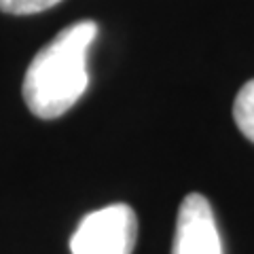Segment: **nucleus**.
Instances as JSON below:
<instances>
[{
    "label": "nucleus",
    "instance_id": "1",
    "mask_svg": "<svg viewBox=\"0 0 254 254\" xmlns=\"http://www.w3.org/2000/svg\"><path fill=\"white\" fill-rule=\"evenodd\" d=\"M98 36L91 19L64 28L34 55L23 76V102L38 119H58L87 91V53Z\"/></svg>",
    "mask_w": 254,
    "mask_h": 254
},
{
    "label": "nucleus",
    "instance_id": "2",
    "mask_svg": "<svg viewBox=\"0 0 254 254\" xmlns=\"http://www.w3.org/2000/svg\"><path fill=\"white\" fill-rule=\"evenodd\" d=\"M136 212L125 203L95 210L78 222L70 237L72 254H131L136 246Z\"/></svg>",
    "mask_w": 254,
    "mask_h": 254
},
{
    "label": "nucleus",
    "instance_id": "3",
    "mask_svg": "<svg viewBox=\"0 0 254 254\" xmlns=\"http://www.w3.org/2000/svg\"><path fill=\"white\" fill-rule=\"evenodd\" d=\"M172 254H222L212 205L201 193H190L180 203Z\"/></svg>",
    "mask_w": 254,
    "mask_h": 254
},
{
    "label": "nucleus",
    "instance_id": "4",
    "mask_svg": "<svg viewBox=\"0 0 254 254\" xmlns=\"http://www.w3.org/2000/svg\"><path fill=\"white\" fill-rule=\"evenodd\" d=\"M233 119L250 142H254V78L246 83L233 102Z\"/></svg>",
    "mask_w": 254,
    "mask_h": 254
},
{
    "label": "nucleus",
    "instance_id": "5",
    "mask_svg": "<svg viewBox=\"0 0 254 254\" xmlns=\"http://www.w3.org/2000/svg\"><path fill=\"white\" fill-rule=\"evenodd\" d=\"M62 0H0V11L9 15H34L51 9Z\"/></svg>",
    "mask_w": 254,
    "mask_h": 254
}]
</instances>
